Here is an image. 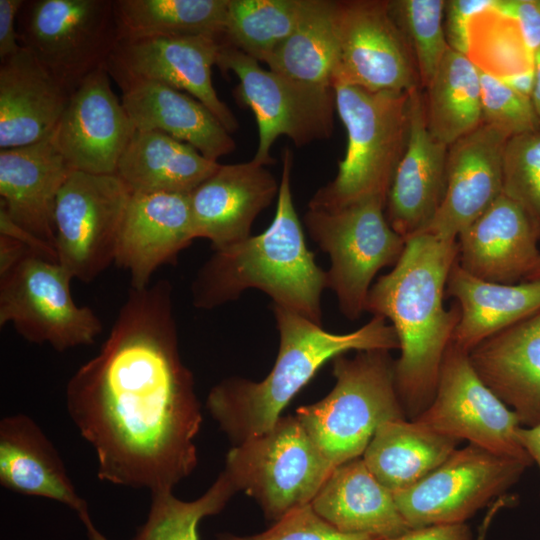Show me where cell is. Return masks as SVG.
<instances>
[{
    "label": "cell",
    "instance_id": "obj_1",
    "mask_svg": "<svg viewBox=\"0 0 540 540\" xmlns=\"http://www.w3.org/2000/svg\"><path fill=\"white\" fill-rule=\"evenodd\" d=\"M66 407L110 484L173 490L198 464L202 424L178 343L172 286L131 288L99 352L69 379Z\"/></svg>",
    "mask_w": 540,
    "mask_h": 540
},
{
    "label": "cell",
    "instance_id": "obj_2",
    "mask_svg": "<svg viewBox=\"0 0 540 540\" xmlns=\"http://www.w3.org/2000/svg\"><path fill=\"white\" fill-rule=\"evenodd\" d=\"M457 240L421 232L406 240L399 261L371 286L365 311L391 322L399 340L396 390L406 418L414 420L432 402L441 363L460 320V307L443 305Z\"/></svg>",
    "mask_w": 540,
    "mask_h": 540
},
{
    "label": "cell",
    "instance_id": "obj_3",
    "mask_svg": "<svg viewBox=\"0 0 540 540\" xmlns=\"http://www.w3.org/2000/svg\"><path fill=\"white\" fill-rule=\"evenodd\" d=\"M292 151H282V174L271 225L261 234L216 249L192 284L193 304L212 309L236 300L249 288L269 295L274 304L322 325L321 294L328 288L307 248L291 193Z\"/></svg>",
    "mask_w": 540,
    "mask_h": 540
},
{
    "label": "cell",
    "instance_id": "obj_4",
    "mask_svg": "<svg viewBox=\"0 0 540 540\" xmlns=\"http://www.w3.org/2000/svg\"><path fill=\"white\" fill-rule=\"evenodd\" d=\"M273 312L280 345L269 374L259 382L224 379L207 397L210 415L234 445L269 431L289 401L328 360L350 350L400 347L395 329L381 316H373L353 332L337 334L281 306L274 304Z\"/></svg>",
    "mask_w": 540,
    "mask_h": 540
},
{
    "label": "cell",
    "instance_id": "obj_5",
    "mask_svg": "<svg viewBox=\"0 0 540 540\" xmlns=\"http://www.w3.org/2000/svg\"><path fill=\"white\" fill-rule=\"evenodd\" d=\"M336 111L347 131V149L336 177L316 191L309 209L330 210L387 194L405 152L409 92L369 91L334 84Z\"/></svg>",
    "mask_w": 540,
    "mask_h": 540
},
{
    "label": "cell",
    "instance_id": "obj_6",
    "mask_svg": "<svg viewBox=\"0 0 540 540\" xmlns=\"http://www.w3.org/2000/svg\"><path fill=\"white\" fill-rule=\"evenodd\" d=\"M332 360L335 386L322 400L300 406L295 416L336 467L361 457L382 423L406 415L388 350L358 351L352 358L341 354Z\"/></svg>",
    "mask_w": 540,
    "mask_h": 540
},
{
    "label": "cell",
    "instance_id": "obj_7",
    "mask_svg": "<svg viewBox=\"0 0 540 540\" xmlns=\"http://www.w3.org/2000/svg\"><path fill=\"white\" fill-rule=\"evenodd\" d=\"M335 466L323 455L296 416H281L267 432L234 445L226 474L236 491L277 521L310 504Z\"/></svg>",
    "mask_w": 540,
    "mask_h": 540
},
{
    "label": "cell",
    "instance_id": "obj_8",
    "mask_svg": "<svg viewBox=\"0 0 540 540\" xmlns=\"http://www.w3.org/2000/svg\"><path fill=\"white\" fill-rule=\"evenodd\" d=\"M385 207V199L369 197L336 209L308 208L304 215L310 237L330 257L328 288L349 320L360 318L375 275L394 267L406 246L389 225Z\"/></svg>",
    "mask_w": 540,
    "mask_h": 540
},
{
    "label": "cell",
    "instance_id": "obj_9",
    "mask_svg": "<svg viewBox=\"0 0 540 540\" xmlns=\"http://www.w3.org/2000/svg\"><path fill=\"white\" fill-rule=\"evenodd\" d=\"M216 66L237 76L235 99L255 116L259 138L254 162L272 164L271 147L280 136H287L297 147L332 136L336 111L332 86L264 69L256 59L223 44Z\"/></svg>",
    "mask_w": 540,
    "mask_h": 540
},
{
    "label": "cell",
    "instance_id": "obj_10",
    "mask_svg": "<svg viewBox=\"0 0 540 540\" xmlns=\"http://www.w3.org/2000/svg\"><path fill=\"white\" fill-rule=\"evenodd\" d=\"M19 43L71 93L118 45L114 0H24Z\"/></svg>",
    "mask_w": 540,
    "mask_h": 540
},
{
    "label": "cell",
    "instance_id": "obj_11",
    "mask_svg": "<svg viewBox=\"0 0 540 540\" xmlns=\"http://www.w3.org/2000/svg\"><path fill=\"white\" fill-rule=\"evenodd\" d=\"M72 279L58 262L29 254L0 276V326L11 324L28 342L59 352L93 344L103 324L74 302Z\"/></svg>",
    "mask_w": 540,
    "mask_h": 540
},
{
    "label": "cell",
    "instance_id": "obj_12",
    "mask_svg": "<svg viewBox=\"0 0 540 540\" xmlns=\"http://www.w3.org/2000/svg\"><path fill=\"white\" fill-rule=\"evenodd\" d=\"M132 192L116 175L72 171L54 210L58 263L91 282L115 261Z\"/></svg>",
    "mask_w": 540,
    "mask_h": 540
},
{
    "label": "cell",
    "instance_id": "obj_13",
    "mask_svg": "<svg viewBox=\"0 0 540 540\" xmlns=\"http://www.w3.org/2000/svg\"><path fill=\"white\" fill-rule=\"evenodd\" d=\"M528 465L469 443L422 480L393 495L411 529L465 523L515 484Z\"/></svg>",
    "mask_w": 540,
    "mask_h": 540
},
{
    "label": "cell",
    "instance_id": "obj_14",
    "mask_svg": "<svg viewBox=\"0 0 540 540\" xmlns=\"http://www.w3.org/2000/svg\"><path fill=\"white\" fill-rule=\"evenodd\" d=\"M414 420L497 455L532 462L518 441L521 425L515 412L481 380L469 352L452 341L443 356L434 398Z\"/></svg>",
    "mask_w": 540,
    "mask_h": 540
},
{
    "label": "cell",
    "instance_id": "obj_15",
    "mask_svg": "<svg viewBox=\"0 0 540 540\" xmlns=\"http://www.w3.org/2000/svg\"><path fill=\"white\" fill-rule=\"evenodd\" d=\"M334 21L338 61L332 86L373 92H409L420 86L413 55L390 16L388 0L335 1Z\"/></svg>",
    "mask_w": 540,
    "mask_h": 540
},
{
    "label": "cell",
    "instance_id": "obj_16",
    "mask_svg": "<svg viewBox=\"0 0 540 540\" xmlns=\"http://www.w3.org/2000/svg\"><path fill=\"white\" fill-rule=\"evenodd\" d=\"M221 41L205 36L152 38L120 42L106 64L117 85L151 81L183 91L204 104L229 131L239 122L219 98L212 82Z\"/></svg>",
    "mask_w": 540,
    "mask_h": 540
},
{
    "label": "cell",
    "instance_id": "obj_17",
    "mask_svg": "<svg viewBox=\"0 0 540 540\" xmlns=\"http://www.w3.org/2000/svg\"><path fill=\"white\" fill-rule=\"evenodd\" d=\"M135 131L105 66L73 91L53 137L73 170L113 175Z\"/></svg>",
    "mask_w": 540,
    "mask_h": 540
},
{
    "label": "cell",
    "instance_id": "obj_18",
    "mask_svg": "<svg viewBox=\"0 0 540 540\" xmlns=\"http://www.w3.org/2000/svg\"><path fill=\"white\" fill-rule=\"evenodd\" d=\"M449 146L428 129L424 92H409V129L405 152L393 176L385 214L391 228L405 241L423 232L436 215L446 191Z\"/></svg>",
    "mask_w": 540,
    "mask_h": 540
},
{
    "label": "cell",
    "instance_id": "obj_19",
    "mask_svg": "<svg viewBox=\"0 0 540 540\" xmlns=\"http://www.w3.org/2000/svg\"><path fill=\"white\" fill-rule=\"evenodd\" d=\"M508 139L482 123L449 146L445 195L423 232L457 240L496 201L503 191V156Z\"/></svg>",
    "mask_w": 540,
    "mask_h": 540
},
{
    "label": "cell",
    "instance_id": "obj_20",
    "mask_svg": "<svg viewBox=\"0 0 540 540\" xmlns=\"http://www.w3.org/2000/svg\"><path fill=\"white\" fill-rule=\"evenodd\" d=\"M194 239L189 194L132 193L114 263L128 271L131 288L142 289Z\"/></svg>",
    "mask_w": 540,
    "mask_h": 540
},
{
    "label": "cell",
    "instance_id": "obj_21",
    "mask_svg": "<svg viewBox=\"0 0 540 540\" xmlns=\"http://www.w3.org/2000/svg\"><path fill=\"white\" fill-rule=\"evenodd\" d=\"M278 191L271 172L253 160L220 164L189 193L196 238L208 239L214 250L247 239L254 220Z\"/></svg>",
    "mask_w": 540,
    "mask_h": 540
},
{
    "label": "cell",
    "instance_id": "obj_22",
    "mask_svg": "<svg viewBox=\"0 0 540 540\" xmlns=\"http://www.w3.org/2000/svg\"><path fill=\"white\" fill-rule=\"evenodd\" d=\"M72 171L53 132L36 143L0 150V209L55 248V204Z\"/></svg>",
    "mask_w": 540,
    "mask_h": 540
},
{
    "label": "cell",
    "instance_id": "obj_23",
    "mask_svg": "<svg viewBox=\"0 0 540 540\" xmlns=\"http://www.w3.org/2000/svg\"><path fill=\"white\" fill-rule=\"evenodd\" d=\"M538 242L527 214L502 193L458 236L457 262L482 280L517 284L539 259Z\"/></svg>",
    "mask_w": 540,
    "mask_h": 540
},
{
    "label": "cell",
    "instance_id": "obj_24",
    "mask_svg": "<svg viewBox=\"0 0 540 540\" xmlns=\"http://www.w3.org/2000/svg\"><path fill=\"white\" fill-rule=\"evenodd\" d=\"M469 359L520 425L540 424V310L480 343Z\"/></svg>",
    "mask_w": 540,
    "mask_h": 540
},
{
    "label": "cell",
    "instance_id": "obj_25",
    "mask_svg": "<svg viewBox=\"0 0 540 540\" xmlns=\"http://www.w3.org/2000/svg\"><path fill=\"white\" fill-rule=\"evenodd\" d=\"M71 94L24 47L0 61V150L49 136Z\"/></svg>",
    "mask_w": 540,
    "mask_h": 540
},
{
    "label": "cell",
    "instance_id": "obj_26",
    "mask_svg": "<svg viewBox=\"0 0 540 540\" xmlns=\"http://www.w3.org/2000/svg\"><path fill=\"white\" fill-rule=\"evenodd\" d=\"M0 484L15 493L63 504L80 520L90 515L58 451L28 415H7L0 421Z\"/></svg>",
    "mask_w": 540,
    "mask_h": 540
},
{
    "label": "cell",
    "instance_id": "obj_27",
    "mask_svg": "<svg viewBox=\"0 0 540 540\" xmlns=\"http://www.w3.org/2000/svg\"><path fill=\"white\" fill-rule=\"evenodd\" d=\"M119 87L136 130L163 132L212 161L235 150L231 133L193 96L151 81H130Z\"/></svg>",
    "mask_w": 540,
    "mask_h": 540
},
{
    "label": "cell",
    "instance_id": "obj_28",
    "mask_svg": "<svg viewBox=\"0 0 540 540\" xmlns=\"http://www.w3.org/2000/svg\"><path fill=\"white\" fill-rule=\"evenodd\" d=\"M311 505L319 516L344 533L388 540L411 529L393 493L376 479L362 457L336 466Z\"/></svg>",
    "mask_w": 540,
    "mask_h": 540
},
{
    "label": "cell",
    "instance_id": "obj_29",
    "mask_svg": "<svg viewBox=\"0 0 540 540\" xmlns=\"http://www.w3.org/2000/svg\"><path fill=\"white\" fill-rule=\"evenodd\" d=\"M459 305L460 320L452 343L470 352L493 335L540 310V280L500 284L482 280L453 264L445 297Z\"/></svg>",
    "mask_w": 540,
    "mask_h": 540
},
{
    "label": "cell",
    "instance_id": "obj_30",
    "mask_svg": "<svg viewBox=\"0 0 540 540\" xmlns=\"http://www.w3.org/2000/svg\"><path fill=\"white\" fill-rule=\"evenodd\" d=\"M219 166L218 161L163 132L136 130L116 175L133 194H189Z\"/></svg>",
    "mask_w": 540,
    "mask_h": 540
},
{
    "label": "cell",
    "instance_id": "obj_31",
    "mask_svg": "<svg viewBox=\"0 0 540 540\" xmlns=\"http://www.w3.org/2000/svg\"><path fill=\"white\" fill-rule=\"evenodd\" d=\"M461 441L406 418L382 423L362 458L393 494L407 489L440 466Z\"/></svg>",
    "mask_w": 540,
    "mask_h": 540
},
{
    "label": "cell",
    "instance_id": "obj_32",
    "mask_svg": "<svg viewBox=\"0 0 540 540\" xmlns=\"http://www.w3.org/2000/svg\"><path fill=\"white\" fill-rule=\"evenodd\" d=\"M229 0H114L118 43L205 36L222 41Z\"/></svg>",
    "mask_w": 540,
    "mask_h": 540
},
{
    "label": "cell",
    "instance_id": "obj_33",
    "mask_svg": "<svg viewBox=\"0 0 540 540\" xmlns=\"http://www.w3.org/2000/svg\"><path fill=\"white\" fill-rule=\"evenodd\" d=\"M427 126L450 146L482 123L480 73L469 58L450 47L423 89Z\"/></svg>",
    "mask_w": 540,
    "mask_h": 540
},
{
    "label": "cell",
    "instance_id": "obj_34",
    "mask_svg": "<svg viewBox=\"0 0 540 540\" xmlns=\"http://www.w3.org/2000/svg\"><path fill=\"white\" fill-rule=\"evenodd\" d=\"M334 7L335 0H306L294 31L264 61L268 68L302 82L332 86L338 61Z\"/></svg>",
    "mask_w": 540,
    "mask_h": 540
},
{
    "label": "cell",
    "instance_id": "obj_35",
    "mask_svg": "<svg viewBox=\"0 0 540 540\" xmlns=\"http://www.w3.org/2000/svg\"><path fill=\"white\" fill-rule=\"evenodd\" d=\"M306 0H229L221 43L264 61L297 26Z\"/></svg>",
    "mask_w": 540,
    "mask_h": 540
},
{
    "label": "cell",
    "instance_id": "obj_36",
    "mask_svg": "<svg viewBox=\"0 0 540 540\" xmlns=\"http://www.w3.org/2000/svg\"><path fill=\"white\" fill-rule=\"evenodd\" d=\"M467 35V57L480 72L504 81L533 73L534 53L518 23L491 4L470 18Z\"/></svg>",
    "mask_w": 540,
    "mask_h": 540
},
{
    "label": "cell",
    "instance_id": "obj_37",
    "mask_svg": "<svg viewBox=\"0 0 540 540\" xmlns=\"http://www.w3.org/2000/svg\"><path fill=\"white\" fill-rule=\"evenodd\" d=\"M236 492L224 472L192 501L177 498L173 490L152 492L147 519L132 540H199L201 519L220 513Z\"/></svg>",
    "mask_w": 540,
    "mask_h": 540
},
{
    "label": "cell",
    "instance_id": "obj_38",
    "mask_svg": "<svg viewBox=\"0 0 540 540\" xmlns=\"http://www.w3.org/2000/svg\"><path fill=\"white\" fill-rule=\"evenodd\" d=\"M445 0H388V10L413 55L420 86L432 80L449 46L444 31Z\"/></svg>",
    "mask_w": 540,
    "mask_h": 540
},
{
    "label": "cell",
    "instance_id": "obj_39",
    "mask_svg": "<svg viewBox=\"0 0 540 540\" xmlns=\"http://www.w3.org/2000/svg\"><path fill=\"white\" fill-rule=\"evenodd\" d=\"M502 193L524 210L540 241V129L507 140Z\"/></svg>",
    "mask_w": 540,
    "mask_h": 540
},
{
    "label": "cell",
    "instance_id": "obj_40",
    "mask_svg": "<svg viewBox=\"0 0 540 540\" xmlns=\"http://www.w3.org/2000/svg\"><path fill=\"white\" fill-rule=\"evenodd\" d=\"M479 73L483 123L508 138L540 129L529 95L504 80Z\"/></svg>",
    "mask_w": 540,
    "mask_h": 540
},
{
    "label": "cell",
    "instance_id": "obj_41",
    "mask_svg": "<svg viewBox=\"0 0 540 540\" xmlns=\"http://www.w3.org/2000/svg\"><path fill=\"white\" fill-rule=\"evenodd\" d=\"M217 540H382L363 533H344L313 509L311 503L293 509L267 530L247 536L222 533Z\"/></svg>",
    "mask_w": 540,
    "mask_h": 540
},
{
    "label": "cell",
    "instance_id": "obj_42",
    "mask_svg": "<svg viewBox=\"0 0 540 540\" xmlns=\"http://www.w3.org/2000/svg\"><path fill=\"white\" fill-rule=\"evenodd\" d=\"M492 0H448L444 9V31L448 46L467 56L468 23L478 11L488 7Z\"/></svg>",
    "mask_w": 540,
    "mask_h": 540
},
{
    "label": "cell",
    "instance_id": "obj_43",
    "mask_svg": "<svg viewBox=\"0 0 540 540\" xmlns=\"http://www.w3.org/2000/svg\"><path fill=\"white\" fill-rule=\"evenodd\" d=\"M491 6L518 23L528 47H540V9L536 0H492Z\"/></svg>",
    "mask_w": 540,
    "mask_h": 540
},
{
    "label": "cell",
    "instance_id": "obj_44",
    "mask_svg": "<svg viewBox=\"0 0 540 540\" xmlns=\"http://www.w3.org/2000/svg\"><path fill=\"white\" fill-rule=\"evenodd\" d=\"M24 0H0V61L15 55L20 49L17 17Z\"/></svg>",
    "mask_w": 540,
    "mask_h": 540
},
{
    "label": "cell",
    "instance_id": "obj_45",
    "mask_svg": "<svg viewBox=\"0 0 540 540\" xmlns=\"http://www.w3.org/2000/svg\"><path fill=\"white\" fill-rule=\"evenodd\" d=\"M388 540H472V533L465 523L439 524L410 529Z\"/></svg>",
    "mask_w": 540,
    "mask_h": 540
},
{
    "label": "cell",
    "instance_id": "obj_46",
    "mask_svg": "<svg viewBox=\"0 0 540 540\" xmlns=\"http://www.w3.org/2000/svg\"><path fill=\"white\" fill-rule=\"evenodd\" d=\"M32 253L36 254L21 241L0 234V276L10 271L26 256Z\"/></svg>",
    "mask_w": 540,
    "mask_h": 540
},
{
    "label": "cell",
    "instance_id": "obj_47",
    "mask_svg": "<svg viewBox=\"0 0 540 540\" xmlns=\"http://www.w3.org/2000/svg\"><path fill=\"white\" fill-rule=\"evenodd\" d=\"M518 441L540 469V424L533 427L520 426L516 432Z\"/></svg>",
    "mask_w": 540,
    "mask_h": 540
},
{
    "label": "cell",
    "instance_id": "obj_48",
    "mask_svg": "<svg viewBox=\"0 0 540 540\" xmlns=\"http://www.w3.org/2000/svg\"><path fill=\"white\" fill-rule=\"evenodd\" d=\"M530 100L540 122V47L534 51Z\"/></svg>",
    "mask_w": 540,
    "mask_h": 540
},
{
    "label": "cell",
    "instance_id": "obj_49",
    "mask_svg": "<svg viewBox=\"0 0 540 540\" xmlns=\"http://www.w3.org/2000/svg\"><path fill=\"white\" fill-rule=\"evenodd\" d=\"M83 523L88 540H108L94 525L90 515L86 516L81 520Z\"/></svg>",
    "mask_w": 540,
    "mask_h": 540
},
{
    "label": "cell",
    "instance_id": "obj_50",
    "mask_svg": "<svg viewBox=\"0 0 540 540\" xmlns=\"http://www.w3.org/2000/svg\"><path fill=\"white\" fill-rule=\"evenodd\" d=\"M533 280H540V257L537 260L534 267L531 269V271L527 274L524 281H533Z\"/></svg>",
    "mask_w": 540,
    "mask_h": 540
},
{
    "label": "cell",
    "instance_id": "obj_51",
    "mask_svg": "<svg viewBox=\"0 0 540 540\" xmlns=\"http://www.w3.org/2000/svg\"><path fill=\"white\" fill-rule=\"evenodd\" d=\"M536 3H537V6H538L539 9H540V0H536Z\"/></svg>",
    "mask_w": 540,
    "mask_h": 540
}]
</instances>
